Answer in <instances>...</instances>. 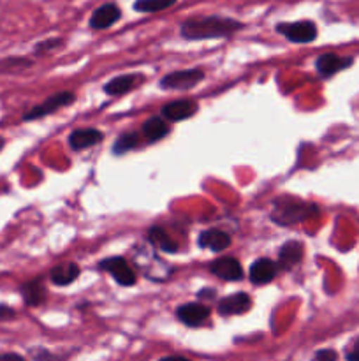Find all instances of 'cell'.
Returning a JSON list of instances; mask_svg holds the SVG:
<instances>
[{"label": "cell", "mask_w": 359, "mask_h": 361, "mask_svg": "<svg viewBox=\"0 0 359 361\" xmlns=\"http://www.w3.org/2000/svg\"><path fill=\"white\" fill-rule=\"evenodd\" d=\"M210 271L227 282H238L243 279V268L234 257H218L210 264Z\"/></svg>", "instance_id": "obj_10"}, {"label": "cell", "mask_w": 359, "mask_h": 361, "mask_svg": "<svg viewBox=\"0 0 359 361\" xmlns=\"http://www.w3.org/2000/svg\"><path fill=\"white\" fill-rule=\"evenodd\" d=\"M102 140H104L102 130L94 129V127H87V129L73 130L69 136V145L73 150H84V148L99 145Z\"/></svg>", "instance_id": "obj_13"}, {"label": "cell", "mask_w": 359, "mask_h": 361, "mask_svg": "<svg viewBox=\"0 0 359 361\" xmlns=\"http://www.w3.org/2000/svg\"><path fill=\"white\" fill-rule=\"evenodd\" d=\"M120 18H122L120 7L116 6V4L108 2L102 4L101 7H97V9L92 13L88 25H90V28H94V30H106V28L113 27Z\"/></svg>", "instance_id": "obj_7"}, {"label": "cell", "mask_w": 359, "mask_h": 361, "mask_svg": "<svg viewBox=\"0 0 359 361\" xmlns=\"http://www.w3.org/2000/svg\"><path fill=\"white\" fill-rule=\"evenodd\" d=\"M143 134L146 137V141L150 143H157L162 137L169 134V126L168 122L160 118V116H151L150 120H146L143 126Z\"/></svg>", "instance_id": "obj_20"}, {"label": "cell", "mask_w": 359, "mask_h": 361, "mask_svg": "<svg viewBox=\"0 0 359 361\" xmlns=\"http://www.w3.org/2000/svg\"><path fill=\"white\" fill-rule=\"evenodd\" d=\"M30 356L35 361H62L60 358H56L55 355H51L49 351H46V349H32Z\"/></svg>", "instance_id": "obj_26"}, {"label": "cell", "mask_w": 359, "mask_h": 361, "mask_svg": "<svg viewBox=\"0 0 359 361\" xmlns=\"http://www.w3.org/2000/svg\"><path fill=\"white\" fill-rule=\"evenodd\" d=\"M137 145H139V134L125 133L122 134V136H118V140L115 141V145H113V152H115L116 155H122V154H127L129 150H132V148H136Z\"/></svg>", "instance_id": "obj_23"}, {"label": "cell", "mask_w": 359, "mask_h": 361, "mask_svg": "<svg viewBox=\"0 0 359 361\" xmlns=\"http://www.w3.org/2000/svg\"><path fill=\"white\" fill-rule=\"evenodd\" d=\"M99 268L104 271H109V274L113 275V279H115L120 286H125V288H130V286L136 284L137 281L136 271L130 268V264L127 263V259H123V257H108V259L99 263Z\"/></svg>", "instance_id": "obj_6"}, {"label": "cell", "mask_w": 359, "mask_h": 361, "mask_svg": "<svg viewBox=\"0 0 359 361\" xmlns=\"http://www.w3.org/2000/svg\"><path fill=\"white\" fill-rule=\"evenodd\" d=\"M312 361H338V355L333 349H320L315 353Z\"/></svg>", "instance_id": "obj_27"}, {"label": "cell", "mask_w": 359, "mask_h": 361, "mask_svg": "<svg viewBox=\"0 0 359 361\" xmlns=\"http://www.w3.org/2000/svg\"><path fill=\"white\" fill-rule=\"evenodd\" d=\"M20 67V69H25V67L32 66V60L27 59H7L0 62V73H9V71H16L14 67Z\"/></svg>", "instance_id": "obj_25"}, {"label": "cell", "mask_w": 359, "mask_h": 361, "mask_svg": "<svg viewBox=\"0 0 359 361\" xmlns=\"http://www.w3.org/2000/svg\"><path fill=\"white\" fill-rule=\"evenodd\" d=\"M178 0H136L134 2V11L137 13H158L172 7Z\"/></svg>", "instance_id": "obj_22"}, {"label": "cell", "mask_w": 359, "mask_h": 361, "mask_svg": "<svg viewBox=\"0 0 359 361\" xmlns=\"http://www.w3.org/2000/svg\"><path fill=\"white\" fill-rule=\"evenodd\" d=\"M317 214H319V208L315 204L303 203V201L294 200V197H282L275 203L271 219L280 226H294Z\"/></svg>", "instance_id": "obj_2"}, {"label": "cell", "mask_w": 359, "mask_h": 361, "mask_svg": "<svg viewBox=\"0 0 359 361\" xmlns=\"http://www.w3.org/2000/svg\"><path fill=\"white\" fill-rule=\"evenodd\" d=\"M0 361H25V358L16 353H4V355H0Z\"/></svg>", "instance_id": "obj_30"}, {"label": "cell", "mask_w": 359, "mask_h": 361, "mask_svg": "<svg viewBox=\"0 0 359 361\" xmlns=\"http://www.w3.org/2000/svg\"><path fill=\"white\" fill-rule=\"evenodd\" d=\"M303 259V245L299 242H287L282 245L280 252H278V267L284 270H291L294 268L299 261Z\"/></svg>", "instance_id": "obj_18"}, {"label": "cell", "mask_w": 359, "mask_h": 361, "mask_svg": "<svg viewBox=\"0 0 359 361\" xmlns=\"http://www.w3.org/2000/svg\"><path fill=\"white\" fill-rule=\"evenodd\" d=\"M250 307H252V300L246 293H234L218 302V314L220 316H238V314L248 312Z\"/></svg>", "instance_id": "obj_11"}, {"label": "cell", "mask_w": 359, "mask_h": 361, "mask_svg": "<svg viewBox=\"0 0 359 361\" xmlns=\"http://www.w3.org/2000/svg\"><path fill=\"white\" fill-rule=\"evenodd\" d=\"M199 247L210 249L213 252H222L231 247V236L220 229H208L199 235Z\"/></svg>", "instance_id": "obj_16"}, {"label": "cell", "mask_w": 359, "mask_h": 361, "mask_svg": "<svg viewBox=\"0 0 359 361\" xmlns=\"http://www.w3.org/2000/svg\"><path fill=\"white\" fill-rule=\"evenodd\" d=\"M347 361H359V338L352 344V348L347 351Z\"/></svg>", "instance_id": "obj_29"}, {"label": "cell", "mask_w": 359, "mask_h": 361, "mask_svg": "<svg viewBox=\"0 0 359 361\" xmlns=\"http://www.w3.org/2000/svg\"><path fill=\"white\" fill-rule=\"evenodd\" d=\"M243 23L225 16H199L189 18L180 25V34L189 41H203V39L229 37L241 30Z\"/></svg>", "instance_id": "obj_1"}, {"label": "cell", "mask_w": 359, "mask_h": 361, "mask_svg": "<svg viewBox=\"0 0 359 361\" xmlns=\"http://www.w3.org/2000/svg\"><path fill=\"white\" fill-rule=\"evenodd\" d=\"M277 275V264L267 257H260V259L253 261L250 267V282L256 286L270 284Z\"/></svg>", "instance_id": "obj_14"}, {"label": "cell", "mask_w": 359, "mask_h": 361, "mask_svg": "<svg viewBox=\"0 0 359 361\" xmlns=\"http://www.w3.org/2000/svg\"><path fill=\"white\" fill-rule=\"evenodd\" d=\"M13 317H16V310L11 309L9 305H4V303H0V323H2V321L13 319Z\"/></svg>", "instance_id": "obj_28"}, {"label": "cell", "mask_w": 359, "mask_h": 361, "mask_svg": "<svg viewBox=\"0 0 359 361\" xmlns=\"http://www.w3.org/2000/svg\"><path fill=\"white\" fill-rule=\"evenodd\" d=\"M158 361H190V360L185 358V356H164V358H160Z\"/></svg>", "instance_id": "obj_31"}, {"label": "cell", "mask_w": 359, "mask_h": 361, "mask_svg": "<svg viewBox=\"0 0 359 361\" xmlns=\"http://www.w3.org/2000/svg\"><path fill=\"white\" fill-rule=\"evenodd\" d=\"M197 108H199L197 102L190 101V99H180V101H172L162 106L160 113L168 122H182V120L196 115Z\"/></svg>", "instance_id": "obj_8"}, {"label": "cell", "mask_w": 359, "mask_h": 361, "mask_svg": "<svg viewBox=\"0 0 359 361\" xmlns=\"http://www.w3.org/2000/svg\"><path fill=\"white\" fill-rule=\"evenodd\" d=\"M211 310L206 305H201V303H185V305L178 307L176 310V316L187 326H199L204 321L210 317Z\"/></svg>", "instance_id": "obj_12"}, {"label": "cell", "mask_w": 359, "mask_h": 361, "mask_svg": "<svg viewBox=\"0 0 359 361\" xmlns=\"http://www.w3.org/2000/svg\"><path fill=\"white\" fill-rule=\"evenodd\" d=\"M63 41L62 39H46V41H41L39 44H35L34 51L35 55H46L49 51H55V49L62 48Z\"/></svg>", "instance_id": "obj_24"}, {"label": "cell", "mask_w": 359, "mask_h": 361, "mask_svg": "<svg viewBox=\"0 0 359 361\" xmlns=\"http://www.w3.org/2000/svg\"><path fill=\"white\" fill-rule=\"evenodd\" d=\"M203 80L204 73L201 69L175 71V73H169L162 78L160 87L168 88V90H190Z\"/></svg>", "instance_id": "obj_5"}, {"label": "cell", "mask_w": 359, "mask_h": 361, "mask_svg": "<svg viewBox=\"0 0 359 361\" xmlns=\"http://www.w3.org/2000/svg\"><path fill=\"white\" fill-rule=\"evenodd\" d=\"M20 291L21 296H23V302L28 307H39L46 302V286L41 277H35L32 281L25 282L20 288Z\"/></svg>", "instance_id": "obj_15"}, {"label": "cell", "mask_w": 359, "mask_h": 361, "mask_svg": "<svg viewBox=\"0 0 359 361\" xmlns=\"http://www.w3.org/2000/svg\"><path fill=\"white\" fill-rule=\"evenodd\" d=\"M278 34L284 35L287 41L296 42V44H308V42L317 39V25L310 20L292 21V23H278L277 25Z\"/></svg>", "instance_id": "obj_3"}, {"label": "cell", "mask_w": 359, "mask_h": 361, "mask_svg": "<svg viewBox=\"0 0 359 361\" xmlns=\"http://www.w3.org/2000/svg\"><path fill=\"white\" fill-rule=\"evenodd\" d=\"M74 101H76V95H74L73 92H67V90L56 92V94L49 95L46 101H42L41 104H37V106H34L32 109H28V111L23 115V120L25 122H30V120L44 118V116L58 111V109L63 108V106L73 104Z\"/></svg>", "instance_id": "obj_4"}, {"label": "cell", "mask_w": 359, "mask_h": 361, "mask_svg": "<svg viewBox=\"0 0 359 361\" xmlns=\"http://www.w3.org/2000/svg\"><path fill=\"white\" fill-rule=\"evenodd\" d=\"M354 59L352 56H340L336 53H324L315 60V69L320 76H333L340 71L347 69L352 66Z\"/></svg>", "instance_id": "obj_9"}, {"label": "cell", "mask_w": 359, "mask_h": 361, "mask_svg": "<svg viewBox=\"0 0 359 361\" xmlns=\"http://www.w3.org/2000/svg\"><path fill=\"white\" fill-rule=\"evenodd\" d=\"M77 275H80V267H77V264L62 263L49 271V281L55 286H60V288H62V286L73 284L77 279Z\"/></svg>", "instance_id": "obj_19"}, {"label": "cell", "mask_w": 359, "mask_h": 361, "mask_svg": "<svg viewBox=\"0 0 359 361\" xmlns=\"http://www.w3.org/2000/svg\"><path fill=\"white\" fill-rule=\"evenodd\" d=\"M148 240H150L155 247H158V249L164 250V252L168 254H175L176 250H178V245H176V243L165 235L164 229L158 228V226H153V228L148 229Z\"/></svg>", "instance_id": "obj_21"}, {"label": "cell", "mask_w": 359, "mask_h": 361, "mask_svg": "<svg viewBox=\"0 0 359 361\" xmlns=\"http://www.w3.org/2000/svg\"><path fill=\"white\" fill-rule=\"evenodd\" d=\"M141 81L139 74H122V76H116L113 80H109L104 85V92L108 95H122L127 92L132 90L134 87H137Z\"/></svg>", "instance_id": "obj_17"}]
</instances>
